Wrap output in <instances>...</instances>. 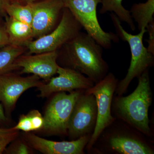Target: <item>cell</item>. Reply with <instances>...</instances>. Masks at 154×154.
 Returning <instances> with one entry per match:
<instances>
[{"instance_id": "cell-13", "label": "cell", "mask_w": 154, "mask_h": 154, "mask_svg": "<svg viewBox=\"0 0 154 154\" xmlns=\"http://www.w3.org/2000/svg\"><path fill=\"white\" fill-rule=\"evenodd\" d=\"M91 136L75 140L55 141L40 137L30 132L22 134V137L33 149L44 154H84Z\"/></svg>"}, {"instance_id": "cell-7", "label": "cell", "mask_w": 154, "mask_h": 154, "mask_svg": "<svg viewBox=\"0 0 154 154\" xmlns=\"http://www.w3.org/2000/svg\"><path fill=\"white\" fill-rule=\"evenodd\" d=\"M84 90L66 94L58 92L50 101L45 112L43 130L50 134L67 135L69 121L77 99Z\"/></svg>"}, {"instance_id": "cell-19", "label": "cell", "mask_w": 154, "mask_h": 154, "mask_svg": "<svg viewBox=\"0 0 154 154\" xmlns=\"http://www.w3.org/2000/svg\"><path fill=\"white\" fill-rule=\"evenodd\" d=\"M5 11L9 17L31 25L33 18L32 3L22 5L18 2L10 4L8 2Z\"/></svg>"}, {"instance_id": "cell-4", "label": "cell", "mask_w": 154, "mask_h": 154, "mask_svg": "<svg viewBox=\"0 0 154 154\" xmlns=\"http://www.w3.org/2000/svg\"><path fill=\"white\" fill-rule=\"evenodd\" d=\"M116 34L123 41L127 42L131 52L130 65L125 77L119 82L116 90V96H122L126 93L131 82L152 67L154 64V55L144 45L143 39L146 29L141 30L137 35L128 33L121 25V21L114 13L110 14Z\"/></svg>"}, {"instance_id": "cell-8", "label": "cell", "mask_w": 154, "mask_h": 154, "mask_svg": "<svg viewBox=\"0 0 154 154\" xmlns=\"http://www.w3.org/2000/svg\"><path fill=\"white\" fill-rule=\"evenodd\" d=\"M82 28L70 11L65 8L59 23L53 31L25 43L29 50L28 54L57 51L75 38Z\"/></svg>"}, {"instance_id": "cell-20", "label": "cell", "mask_w": 154, "mask_h": 154, "mask_svg": "<svg viewBox=\"0 0 154 154\" xmlns=\"http://www.w3.org/2000/svg\"><path fill=\"white\" fill-rule=\"evenodd\" d=\"M19 130L11 128L0 127V154L4 153L6 148L19 137Z\"/></svg>"}, {"instance_id": "cell-1", "label": "cell", "mask_w": 154, "mask_h": 154, "mask_svg": "<svg viewBox=\"0 0 154 154\" xmlns=\"http://www.w3.org/2000/svg\"><path fill=\"white\" fill-rule=\"evenodd\" d=\"M135 90L128 96H113L111 113L114 118L124 122L152 139L153 132L149 110L152 102L149 69L138 78Z\"/></svg>"}, {"instance_id": "cell-11", "label": "cell", "mask_w": 154, "mask_h": 154, "mask_svg": "<svg viewBox=\"0 0 154 154\" xmlns=\"http://www.w3.org/2000/svg\"><path fill=\"white\" fill-rule=\"evenodd\" d=\"M57 74L58 76L52 77L48 84L43 83L38 88L40 92L39 97H48L58 92L87 90L95 85L90 78L72 69L59 66Z\"/></svg>"}, {"instance_id": "cell-17", "label": "cell", "mask_w": 154, "mask_h": 154, "mask_svg": "<svg viewBox=\"0 0 154 154\" xmlns=\"http://www.w3.org/2000/svg\"><path fill=\"white\" fill-rule=\"evenodd\" d=\"M23 52L22 46L11 44L0 50V75L16 69L15 61Z\"/></svg>"}, {"instance_id": "cell-28", "label": "cell", "mask_w": 154, "mask_h": 154, "mask_svg": "<svg viewBox=\"0 0 154 154\" xmlns=\"http://www.w3.org/2000/svg\"><path fill=\"white\" fill-rule=\"evenodd\" d=\"M18 2H20L25 3V4H29V3H32L35 2L36 0H17Z\"/></svg>"}, {"instance_id": "cell-24", "label": "cell", "mask_w": 154, "mask_h": 154, "mask_svg": "<svg viewBox=\"0 0 154 154\" xmlns=\"http://www.w3.org/2000/svg\"><path fill=\"white\" fill-rule=\"evenodd\" d=\"M146 29L149 35L148 39L147 40L148 43L147 48L149 51L154 55V21L149 23Z\"/></svg>"}, {"instance_id": "cell-15", "label": "cell", "mask_w": 154, "mask_h": 154, "mask_svg": "<svg viewBox=\"0 0 154 154\" xmlns=\"http://www.w3.org/2000/svg\"><path fill=\"white\" fill-rule=\"evenodd\" d=\"M5 29L10 44L22 46L33 37L31 25L10 17L7 19Z\"/></svg>"}, {"instance_id": "cell-9", "label": "cell", "mask_w": 154, "mask_h": 154, "mask_svg": "<svg viewBox=\"0 0 154 154\" xmlns=\"http://www.w3.org/2000/svg\"><path fill=\"white\" fill-rule=\"evenodd\" d=\"M97 108L93 94L84 90L77 99L69 121L67 135L71 140L92 135L97 122Z\"/></svg>"}, {"instance_id": "cell-10", "label": "cell", "mask_w": 154, "mask_h": 154, "mask_svg": "<svg viewBox=\"0 0 154 154\" xmlns=\"http://www.w3.org/2000/svg\"><path fill=\"white\" fill-rule=\"evenodd\" d=\"M40 79L34 75L23 77L10 72L0 75V102L7 116L14 110L23 93L31 88H38L43 84Z\"/></svg>"}, {"instance_id": "cell-22", "label": "cell", "mask_w": 154, "mask_h": 154, "mask_svg": "<svg viewBox=\"0 0 154 154\" xmlns=\"http://www.w3.org/2000/svg\"><path fill=\"white\" fill-rule=\"evenodd\" d=\"M14 128L15 129L21 130L25 132L33 131L31 119L28 113L26 115L22 114L20 116L18 123Z\"/></svg>"}, {"instance_id": "cell-14", "label": "cell", "mask_w": 154, "mask_h": 154, "mask_svg": "<svg viewBox=\"0 0 154 154\" xmlns=\"http://www.w3.org/2000/svg\"><path fill=\"white\" fill-rule=\"evenodd\" d=\"M57 51L36 54V55L20 56L15 62L16 68H22V73L33 74L48 81L57 73Z\"/></svg>"}, {"instance_id": "cell-12", "label": "cell", "mask_w": 154, "mask_h": 154, "mask_svg": "<svg viewBox=\"0 0 154 154\" xmlns=\"http://www.w3.org/2000/svg\"><path fill=\"white\" fill-rule=\"evenodd\" d=\"M31 28L33 37L38 38L49 33L54 28L64 9L63 0H43L32 3Z\"/></svg>"}, {"instance_id": "cell-27", "label": "cell", "mask_w": 154, "mask_h": 154, "mask_svg": "<svg viewBox=\"0 0 154 154\" xmlns=\"http://www.w3.org/2000/svg\"><path fill=\"white\" fill-rule=\"evenodd\" d=\"M7 2V0H0V12L5 10V7Z\"/></svg>"}, {"instance_id": "cell-23", "label": "cell", "mask_w": 154, "mask_h": 154, "mask_svg": "<svg viewBox=\"0 0 154 154\" xmlns=\"http://www.w3.org/2000/svg\"><path fill=\"white\" fill-rule=\"evenodd\" d=\"M33 126V131L42 130L44 125V118L38 110H31L28 113Z\"/></svg>"}, {"instance_id": "cell-3", "label": "cell", "mask_w": 154, "mask_h": 154, "mask_svg": "<svg viewBox=\"0 0 154 154\" xmlns=\"http://www.w3.org/2000/svg\"><path fill=\"white\" fill-rule=\"evenodd\" d=\"M88 152L97 154H154L152 139L116 119L103 131Z\"/></svg>"}, {"instance_id": "cell-26", "label": "cell", "mask_w": 154, "mask_h": 154, "mask_svg": "<svg viewBox=\"0 0 154 154\" xmlns=\"http://www.w3.org/2000/svg\"><path fill=\"white\" fill-rule=\"evenodd\" d=\"M9 121L8 117L6 115L2 105L0 104V125L8 124Z\"/></svg>"}, {"instance_id": "cell-18", "label": "cell", "mask_w": 154, "mask_h": 154, "mask_svg": "<svg viewBox=\"0 0 154 154\" xmlns=\"http://www.w3.org/2000/svg\"><path fill=\"white\" fill-rule=\"evenodd\" d=\"M123 0H102V7L99 11L100 14H105L107 12H113L118 17L120 21L126 22L131 30H136L134 20L131 16L129 11L122 5Z\"/></svg>"}, {"instance_id": "cell-21", "label": "cell", "mask_w": 154, "mask_h": 154, "mask_svg": "<svg viewBox=\"0 0 154 154\" xmlns=\"http://www.w3.org/2000/svg\"><path fill=\"white\" fill-rule=\"evenodd\" d=\"M33 149L23 138L17 137L6 148L4 153L11 154H30Z\"/></svg>"}, {"instance_id": "cell-25", "label": "cell", "mask_w": 154, "mask_h": 154, "mask_svg": "<svg viewBox=\"0 0 154 154\" xmlns=\"http://www.w3.org/2000/svg\"><path fill=\"white\" fill-rule=\"evenodd\" d=\"M10 45L8 36L5 28L0 27V47Z\"/></svg>"}, {"instance_id": "cell-5", "label": "cell", "mask_w": 154, "mask_h": 154, "mask_svg": "<svg viewBox=\"0 0 154 154\" xmlns=\"http://www.w3.org/2000/svg\"><path fill=\"white\" fill-rule=\"evenodd\" d=\"M65 8L69 9L89 36L103 48L109 49L112 42H118L116 33L106 32L100 26L96 8L102 0H63Z\"/></svg>"}, {"instance_id": "cell-6", "label": "cell", "mask_w": 154, "mask_h": 154, "mask_svg": "<svg viewBox=\"0 0 154 154\" xmlns=\"http://www.w3.org/2000/svg\"><path fill=\"white\" fill-rule=\"evenodd\" d=\"M118 82L113 73L108 72L93 87L85 90L86 93L95 96L97 108L96 127L86 146L87 151L91 149L102 131L116 119L112 115L111 106Z\"/></svg>"}, {"instance_id": "cell-2", "label": "cell", "mask_w": 154, "mask_h": 154, "mask_svg": "<svg viewBox=\"0 0 154 154\" xmlns=\"http://www.w3.org/2000/svg\"><path fill=\"white\" fill-rule=\"evenodd\" d=\"M64 65L85 75L95 84L108 74L109 67L102 57L103 48L87 33L80 32L61 46Z\"/></svg>"}, {"instance_id": "cell-16", "label": "cell", "mask_w": 154, "mask_h": 154, "mask_svg": "<svg viewBox=\"0 0 154 154\" xmlns=\"http://www.w3.org/2000/svg\"><path fill=\"white\" fill-rule=\"evenodd\" d=\"M129 11L132 19L137 23L139 31L145 30L149 23L154 21V0L135 3L131 6Z\"/></svg>"}]
</instances>
